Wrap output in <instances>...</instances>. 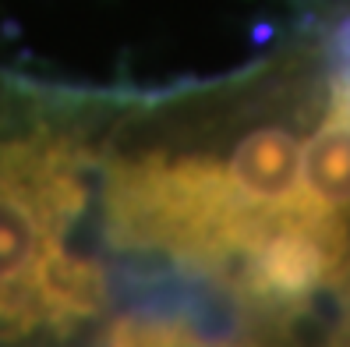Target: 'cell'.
<instances>
[{
	"label": "cell",
	"instance_id": "obj_1",
	"mask_svg": "<svg viewBox=\"0 0 350 347\" xmlns=\"http://www.w3.org/2000/svg\"><path fill=\"white\" fill-rule=\"evenodd\" d=\"M301 146L304 142L291 128L258 125L252 131H244L230 146V153H226V174H230L234 188L258 209H273V213L304 209L297 198Z\"/></svg>",
	"mask_w": 350,
	"mask_h": 347
},
{
	"label": "cell",
	"instance_id": "obj_2",
	"mask_svg": "<svg viewBox=\"0 0 350 347\" xmlns=\"http://www.w3.org/2000/svg\"><path fill=\"white\" fill-rule=\"evenodd\" d=\"M304 209L325 216H347L350 209V120L325 114L315 135L301 146V188Z\"/></svg>",
	"mask_w": 350,
	"mask_h": 347
},
{
	"label": "cell",
	"instance_id": "obj_3",
	"mask_svg": "<svg viewBox=\"0 0 350 347\" xmlns=\"http://www.w3.org/2000/svg\"><path fill=\"white\" fill-rule=\"evenodd\" d=\"M340 301H343V312H347L343 333L350 337V259H347V270H343V277H340Z\"/></svg>",
	"mask_w": 350,
	"mask_h": 347
}]
</instances>
